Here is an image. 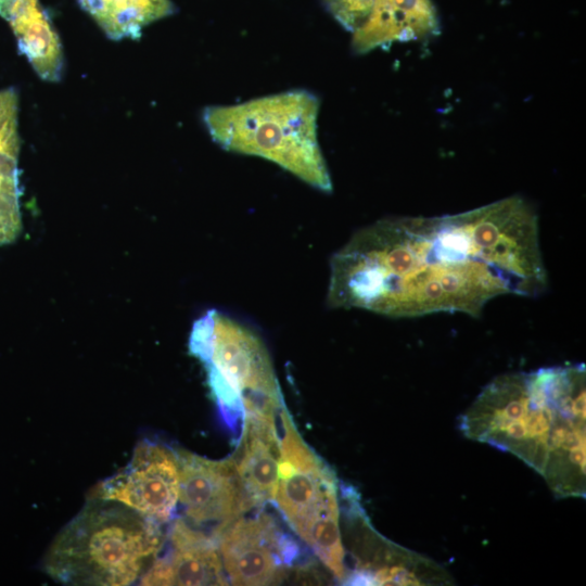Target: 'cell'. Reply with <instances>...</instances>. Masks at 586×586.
I'll use <instances>...</instances> for the list:
<instances>
[{"instance_id":"obj_1","label":"cell","mask_w":586,"mask_h":586,"mask_svg":"<svg viewBox=\"0 0 586 586\" xmlns=\"http://www.w3.org/2000/svg\"><path fill=\"white\" fill-rule=\"evenodd\" d=\"M547 286L538 217L521 196L453 215L386 217L355 232L330 260L332 308L393 318L479 317L501 295Z\"/></svg>"},{"instance_id":"obj_2","label":"cell","mask_w":586,"mask_h":586,"mask_svg":"<svg viewBox=\"0 0 586 586\" xmlns=\"http://www.w3.org/2000/svg\"><path fill=\"white\" fill-rule=\"evenodd\" d=\"M459 429L470 440L515 455L557 497L585 496L584 364L497 377L461 415Z\"/></svg>"},{"instance_id":"obj_3","label":"cell","mask_w":586,"mask_h":586,"mask_svg":"<svg viewBox=\"0 0 586 586\" xmlns=\"http://www.w3.org/2000/svg\"><path fill=\"white\" fill-rule=\"evenodd\" d=\"M319 106L314 93L290 90L234 105L207 106L203 122L222 149L268 160L307 184L331 192L317 133Z\"/></svg>"},{"instance_id":"obj_4","label":"cell","mask_w":586,"mask_h":586,"mask_svg":"<svg viewBox=\"0 0 586 586\" xmlns=\"http://www.w3.org/2000/svg\"><path fill=\"white\" fill-rule=\"evenodd\" d=\"M160 526L122 504L91 498L51 544L46 571L67 585H130L162 549Z\"/></svg>"},{"instance_id":"obj_5","label":"cell","mask_w":586,"mask_h":586,"mask_svg":"<svg viewBox=\"0 0 586 586\" xmlns=\"http://www.w3.org/2000/svg\"><path fill=\"white\" fill-rule=\"evenodd\" d=\"M279 416L282 435L273 502L321 562L336 571L345 561L336 479L302 440L284 406Z\"/></svg>"},{"instance_id":"obj_6","label":"cell","mask_w":586,"mask_h":586,"mask_svg":"<svg viewBox=\"0 0 586 586\" xmlns=\"http://www.w3.org/2000/svg\"><path fill=\"white\" fill-rule=\"evenodd\" d=\"M189 351L203 364L208 386L231 390L244 415H278L284 406L265 344L238 320L207 310L193 323Z\"/></svg>"},{"instance_id":"obj_7","label":"cell","mask_w":586,"mask_h":586,"mask_svg":"<svg viewBox=\"0 0 586 586\" xmlns=\"http://www.w3.org/2000/svg\"><path fill=\"white\" fill-rule=\"evenodd\" d=\"M213 537L227 578L233 585L278 583L300 555L297 544L263 512L252 518L239 517L215 528Z\"/></svg>"},{"instance_id":"obj_8","label":"cell","mask_w":586,"mask_h":586,"mask_svg":"<svg viewBox=\"0 0 586 586\" xmlns=\"http://www.w3.org/2000/svg\"><path fill=\"white\" fill-rule=\"evenodd\" d=\"M90 498L122 504L158 524L170 521L179 500L175 451L158 443L140 442L129 463L94 487Z\"/></svg>"},{"instance_id":"obj_9","label":"cell","mask_w":586,"mask_h":586,"mask_svg":"<svg viewBox=\"0 0 586 586\" xmlns=\"http://www.w3.org/2000/svg\"><path fill=\"white\" fill-rule=\"evenodd\" d=\"M179 500L194 524L225 526L252 507L233 459L211 460L187 450L175 451Z\"/></svg>"},{"instance_id":"obj_10","label":"cell","mask_w":586,"mask_h":586,"mask_svg":"<svg viewBox=\"0 0 586 586\" xmlns=\"http://www.w3.org/2000/svg\"><path fill=\"white\" fill-rule=\"evenodd\" d=\"M168 538L167 552L153 559L139 578L141 585H228L213 536L178 518Z\"/></svg>"},{"instance_id":"obj_11","label":"cell","mask_w":586,"mask_h":586,"mask_svg":"<svg viewBox=\"0 0 586 586\" xmlns=\"http://www.w3.org/2000/svg\"><path fill=\"white\" fill-rule=\"evenodd\" d=\"M438 33L432 0H373L367 18L353 31L352 48L362 54L394 42L426 40Z\"/></svg>"},{"instance_id":"obj_12","label":"cell","mask_w":586,"mask_h":586,"mask_svg":"<svg viewBox=\"0 0 586 586\" xmlns=\"http://www.w3.org/2000/svg\"><path fill=\"white\" fill-rule=\"evenodd\" d=\"M276 415H244L238 459L239 477L252 507L273 502L279 463Z\"/></svg>"},{"instance_id":"obj_13","label":"cell","mask_w":586,"mask_h":586,"mask_svg":"<svg viewBox=\"0 0 586 586\" xmlns=\"http://www.w3.org/2000/svg\"><path fill=\"white\" fill-rule=\"evenodd\" d=\"M0 15L9 22L18 49L38 76L59 81L64 72V54L59 36L38 0H0Z\"/></svg>"},{"instance_id":"obj_14","label":"cell","mask_w":586,"mask_h":586,"mask_svg":"<svg viewBox=\"0 0 586 586\" xmlns=\"http://www.w3.org/2000/svg\"><path fill=\"white\" fill-rule=\"evenodd\" d=\"M18 152V97L8 88L0 91V244L21 230Z\"/></svg>"},{"instance_id":"obj_15","label":"cell","mask_w":586,"mask_h":586,"mask_svg":"<svg viewBox=\"0 0 586 586\" xmlns=\"http://www.w3.org/2000/svg\"><path fill=\"white\" fill-rule=\"evenodd\" d=\"M112 40L138 39L150 24L169 16L170 0H77Z\"/></svg>"},{"instance_id":"obj_16","label":"cell","mask_w":586,"mask_h":586,"mask_svg":"<svg viewBox=\"0 0 586 586\" xmlns=\"http://www.w3.org/2000/svg\"><path fill=\"white\" fill-rule=\"evenodd\" d=\"M328 12L348 31H355L367 18L373 0H322Z\"/></svg>"}]
</instances>
